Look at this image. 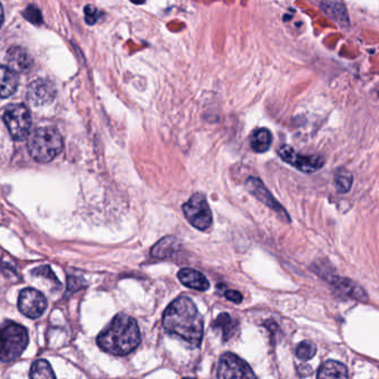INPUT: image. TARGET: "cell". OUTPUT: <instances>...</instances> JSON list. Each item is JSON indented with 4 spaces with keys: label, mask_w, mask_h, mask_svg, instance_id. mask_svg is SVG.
<instances>
[{
    "label": "cell",
    "mask_w": 379,
    "mask_h": 379,
    "mask_svg": "<svg viewBox=\"0 0 379 379\" xmlns=\"http://www.w3.org/2000/svg\"><path fill=\"white\" fill-rule=\"evenodd\" d=\"M164 329L193 347L201 346L204 335V321L196 305L188 297H179L166 308Z\"/></svg>",
    "instance_id": "cell-1"
},
{
    "label": "cell",
    "mask_w": 379,
    "mask_h": 379,
    "mask_svg": "<svg viewBox=\"0 0 379 379\" xmlns=\"http://www.w3.org/2000/svg\"><path fill=\"white\" fill-rule=\"evenodd\" d=\"M137 321L132 316L118 314L97 337L98 346L112 355L125 356L137 348L140 343Z\"/></svg>",
    "instance_id": "cell-2"
},
{
    "label": "cell",
    "mask_w": 379,
    "mask_h": 379,
    "mask_svg": "<svg viewBox=\"0 0 379 379\" xmlns=\"http://www.w3.org/2000/svg\"><path fill=\"white\" fill-rule=\"evenodd\" d=\"M28 151L35 161L49 163L63 151V138L55 128H38L29 136Z\"/></svg>",
    "instance_id": "cell-3"
},
{
    "label": "cell",
    "mask_w": 379,
    "mask_h": 379,
    "mask_svg": "<svg viewBox=\"0 0 379 379\" xmlns=\"http://www.w3.org/2000/svg\"><path fill=\"white\" fill-rule=\"evenodd\" d=\"M28 331L15 321L0 325V361L11 363L23 355L28 346Z\"/></svg>",
    "instance_id": "cell-4"
},
{
    "label": "cell",
    "mask_w": 379,
    "mask_h": 379,
    "mask_svg": "<svg viewBox=\"0 0 379 379\" xmlns=\"http://www.w3.org/2000/svg\"><path fill=\"white\" fill-rule=\"evenodd\" d=\"M183 211L189 224L201 232L207 230L213 224V214L204 193H193L183 205Z\"/></svg>",
    "instance_id": "cell-5"
},
{
    "label": "cell",
    "mask_w": 379,
    "mask_h": 379,
    "mask_svg": "<svg viewBox=\"0 0 379 379\" xmlns=\"http://www.w3.org/2000/svg\"><path fill=\"white\" fill-rule=\"evenodd\" d=\"M3 119L14 139L23 140L29 135L31 117L28 110L23 105L8 106L4 110Z\"/></svg>",
    "instance_id": "cell-6"
},
{
    "label": "cell",
    "mask_w": 379,
    "mask_h": 379,
    "mask_svg": "<svg viewBox=\"0 0 379 379\" xmlns=\"http://www.w3.org/2000/svg\"><path fill=\"white\" fill-rule=\"evenodd\" d=\"M277 153L285 163L289 164L290 166H293L294 169L303 173H315L323 169V166L325 165V159L321 156L301 155L288 145L282 146Z\"/></svg>",
    "instance_id": "cell-7"
},
{
    "label": "cell",
    "mask_w": 379,
    "mask_h": 379,
    "mask_svg": "<svg viewBox=\"0 0 379 379\" xmlns=\"http://www.w3.org/2000/svg\"><path fill=\"white\" fill-rule=\"evenodd\" d=\"M218 379H257L250 365L240 357L226 353L218 364Z\"/></svg>",
    "instance_id": "cell-8"
},
{
    "label": "cell",
    "mask_w": 379,
    "mask_h": 379,
    "mask_svg": "<svg viewBox=\"0 0 379 379\" xmlns=\"http://www.w3.org/2000/svg\"><path fill=\"white\" fill-rule=\"evenodd\" d=\"M245 185H246L247 191H250L255 198H257L260 203L266 205L268 208L275 211L276 214L279 216L280 219H283L284 222L290 223V217L287 214V211L278 203L277 199L272 196L267 187L264 185V183L260 178L250 177V178L247 179Z\"/></svg>",
    "instance_id": "cell-9"
},
{
    "label": "cell",
    "mask_w": 379,
    "mask_h": 379,
    "mask_svg": "<svg viewBox=\"0 0 379 379\" xmlns=\"http://www.w3.org/2000/svg\"><path fill=\"white\" fill-rule=\"evenodd\" d=\"M18 308L29 319H38L46 311V297L39 290L25 288L19 294Z\"/></svg>",
    "instance_id": "cell-10"
},
{
    "label": "cell",
    "mask_w": 379,
    "mask_h": 379,
    "mask_svg": "<svg viewBox=\"0 0 379 379\" xmlns=\"http://www.w3.org/2000/svg\"><path fill=\"white\" fill-rule=\"evenodd\" d=\"M56 96L55 85L48 79H36L27 90V100L33 106H43L54 100Z\"/></svg>",
    "instance_id": "cell-11"
},
{
    "label": "cell",
    "mask_w": 379,
    "mask_h": 379,
    "mask_svg": "<svg viewBox=\"0 0 379 379\" xmlns=\"http://www.w3.org/2000/svg\"><path fill=\"white\" fill-rule=\"evenodd\" d=\"M329 282H331V287L335 290V293L341 297L351 298V299H356L359 301H367L368 296H367L364 288L361 287L353 280L335 276V277H331Z\"/></svg>",
    "instance_id": "cell-12"
},
{
    "label": "cell",
    "mask_w": 379,
    "mask_h": 379,
    "mask_svg": "<svg viewBox=\"0 0 379 379\" xmlns=\"http://www.w3.org/2000/svg\"><path fill=\"white\" fill-rule=\"evenodd\" d=\"M181 250V244L177 238L164 237L151 248V256L156 260H173Z\"/></svg>",
    "instance_id": "cell-13"
},
{
    "label": "cell",
    "mask_w": 379,
    "mask_h": 379,
    "mask_svg": "<svg viewBox=\"0 0 379 379\" xmlns=\"http://www.w3.org/2000/svg\"><path fill=\"white\" fill-rule=\"evenodd\" d=\"M7 61L14 72L25 73L33 65V59L28 51L21 47H13L7 53Z\"/></svg>",
    "instance_id": "cell-14"
},
{
    "label": "cell",
    "mask_w": 379,
    "mask_h": 379,
    "mask_svg": "<svg viewBox=\"0 0 379 379\" xmlns=\"http://www.w3.org/2000/svg\"><path fill=\"white\" fill-rule=\"evenodd\" d=\"M178 278L183 285L193 288V289L201 290V292H205L210 286L204 274L191 269V268H183L179 270Z\"/></svg>",
    "instance_id": "cell-15"
},
{
    "label": "cell",
    "mask_w": 379,
    "mask_h": 379,
    "mask_svg": "<svg viewBox=\"0 0 379 379\" xmlns=\"http://www.w3.org/2000/svg\"><path fill=\"white\" fill-rule=\"evenodd\" d=\"M19 78L17 73L9 67L0 66V98L13 95L18 87Z\"/></svg>",
    "instance_id": "cell-16"
},
{
    "label": "cell",
    "mask_w": 379,
    "mask_h": 379,
    "mask_svg": "<svg viewBox=\"0 0 379 379\" xmlns=\"http://www.w3.org/2000/svg\"><path fill=\"white\" fill-rule=\"evenodd\" d=\"M317 379H348V370L339 361H327L319 369Z\"/></svg>",
    "instance_id": "cell-17"
},
{
    "label": "cell",
    "mask_w": 379,
    "mask_h": 379,
    "mask_svg": "<svg viewBox=\"0 0 379 379\" xmlns=\"http://www.w3.org/2000/svg\"><path fill=\"white\" fill-rule=\"evenodd\" d=\"M272 133L267 128H257L250 136V147L255 153H266L272 147Z\"/></svg>",
    "instance_id": "cell-18"
},
{
    "label": "cell",
    "mask_w": 379,
    "mask_h": 379,
    "mask_svg": "<svg viewBox=\"0 0 379 379\" xmlns=\"http://www.w3.org/2000/svg\"><path fill=\"white\" fill-rule=\"evenodd\" d=\"M213 329H218L223 335V341L232 338L238 329V321L227 313L220 314L213 323Z\"/></svg>",
    "instance_id": "cell-19"
},
{
    "label": "cell",
    "mask_w": 379,
    "mask_h": 379,
    "mask_svg": "<svg viewBox=\"0 0 379 379\" xmlns=\"http://www.w3.org/2000/svg\"><path fill=\"white\" fill-rule=\"evenodd\" d=\"M321 7L326 15L339 25L345 26L348 23V15H347L346 8L343 4L325 1L321 4Z\"/></svg>",
    "instance_id": "cell-20"
},
{
    "label": "cell",
    "mask_w": 379,
    "mask_h": 379,
    "mask_svg": "<svg viewBox=\"0 0 379 379\" xmlns=\"http://www.w3.org/2000/svg\"><path fill=\"white\" fill-rule=\"evenodd\" d=\"M31 379H56V376L48 361L39 359L31 365Z\"/></svg>",
    "instance_id": "cell-21"
},
{
    "label": "cell",
    "mask_w": 379,
    "mask_h": 379,
    "mask_svg": "<svg viewBox=\"0 0 379 379\" xmlns=\"http://www.w3.org/2000/svg\"><path fill=\"white\" fill-rule=\"evenodd\" d=\"M353 175L346 169H339L333 176V183L337 191L341 193H348L353 185Z\"/></svg>",
    "instance_id": "cell-22"
},
{
    "label": "cell",
    "mask_w": 379,
    "mask_h": 379,
    "mask_svg": "<svg viewBox=\"0 0 379 379\" xmlns=\"http://www.w3.org/2000/svg\"><path fill=\"white\" fill-rule=\"evenodd\" d=\"M317 353V347L315 343L309 341H304L303 343H299L296 349V356L299 361H309L313 358Z\"/></svg>",
    "instance_id": "cell-23"
},
{
    "label": "cell",
    "mask_w": 379,
    "mask_h": 379,
    "mask_svg": "<svg viewBox=\"0 0 379 379\" xmlns=\"http://www.w3.org/2000/svg\"><path fill=\"white\" fill-rule=\"evenodd\" d=\"M33 276H39V277H45L47 279L50 280L51 283L56 284L58 287H60L61 284L59 282L58 278L56 277L51 268L49 266H41V267L36 268L33 270Z\"/></svg>",
    "instance_id": "cell-24"
},
{
    "label": "cell",
    "mask_w": 379,
    "mask_h": 379,
    "mask_svg": "<svg viewBox=\"0 0 379 379\" xmlns=\"http://www.w3.org/2000/svg\"><path fill=\"white\" fill-rule=\"evenodd\" d=\"M23 16L27 21H31L33 25H41L43 23V16H41V11L35 6H28L26 8Z\"/></svg>",
    "instance_id": "cell-25"
},
{
    "label": "cell",
    "mask_w": 379,
    "mask_h": 379,
    "mask_svg": "<svg viewBox=\"0 0 379 379\" xmlns=\"http://www.w3.org/2000/svg\"><path fill=\"white\" fill-rule=\"evenodd\" d=\"M100 13L97 11L94 6H86L85 8V17H86V23L90 25H94L100 19Z\"/></svg>",
    "instance_id": "cell-26"
},
{
    "label": "cell",
    "mask_w": 379,
    "mask_h": 379,
    "mask_svg": "<svg viewBox=\"0 0 379 379\" xmlns=\"http://www.w3.org/2000/svg\"><path fill=\"white\" fill-rule=\"evenodd\" d=\"M84 286H86V284H85L82 278L76 277V276H70V277H68L69 294H74L77 290L82 289Z\"/></svg>",
    "instance_id": "cell-27"
},
{
    "label": "cell",
    "mask_w": 379,
    "mask_h": 379,
    "mask_svg": "<svg viewBox=\"0 0 379 379\" xmlns=\"http://www.w3.org/2000/svg\"><path fill=\"white\" fill-rule=\"evenodd\" d=\"M225 297L228 301H233L235 304H240L242 301V295L240 292H237V290L227 289L225 292Z\"/></svg>",
    "instance_id": "cell-28"
},
{
    "label": "cell",
    "mask_w": 379,
    "mask_h": 379,
    "mask_svg": "<svg viewBox=\"0 0 379 379\" xmlns=\"http://www.w3.org/2000/svg\"><path fill=\"white\" fill-rule=\"evenodd\" d=\"M4 21V9L3 6H1V4H0V26H1V23H3Z\"/></svg>",
    "instance_id": "cell-29"
},
{
    "label": "cell",
    "mask_w": 379,
    "mask_h": 379,
    "mask_svg": "<svg viewBox=\"0 0 379 379\" xmlns=\"http://www.w3.org/2000/svg\"><path fill=\"white\" fill-rule=\"evenodd\" d=\"M183 379H195V378H189V377H187V378H183Z\"/></svg>",
    "instance_id": "cell-30"
}]
</instances>
